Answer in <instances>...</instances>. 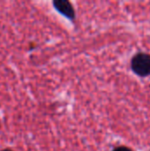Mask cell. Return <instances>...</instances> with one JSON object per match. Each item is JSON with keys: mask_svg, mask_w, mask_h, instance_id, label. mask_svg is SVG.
<instances>
[{"mask_svg": "<svg viewBox=\"0 0 150 151\" xmlns=\"http://www.w3.org/2000/svg\"><path fill=\"white\" fill-rule=\"evenodd\" d=\"M133 71L141 77L150 75V55L147 53H138L131 60Z\"/></svg>", "mask_w": 150, "mask_h": 151, "instance_id": "cell-1", "label": "cell"}, {"mask_svg": "<svg viewBox=\"0 0 150 151\" xmlns=\"http://www.w3.org/2000/svg\"><path fill=\"white\" fill-rule=\"evenodd\" d=\"M54 8L63 16L69 19L73 20L75 19L76 13L72 3L68 0H54L52 2Z\"/></svg>", "mask_w": 150, "mask_h": 151, "instance_id": "cell-2", "label": "cell"}, {"mask_svg": "<svg viewBox=\"0 0 150 151\" xmlns=\"http://www.w3.org/2000/svg\"><path fill=\"white\" fill-rule=\"evenodd\" d=\"M112 151H133L131 149L127 148V147H125V146H119V147H117L115 148Z\"/></svg>", "mask_w": 150, "mask_h": 151, "instance_id": "cell-3", "label": "cell"}, {"mask_svg": "<svg viewBox=\"0 0 150 151\" xmlns=\"http://www.w3.org/2000/svg\"><path fill=\"white\" fill-rule=\"evenodd\" d=\"M1 151H13V150H10V149H4V150H1Z\"/></svg>", "mask_w": 150, "mask_h": 151, "instance_id": "cell-4", "label": "cell"}]
</instances>
